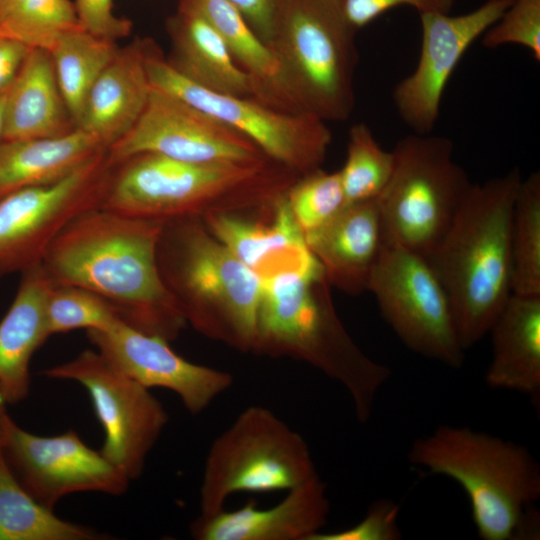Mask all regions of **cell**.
<instances>
[{"label": "cell", "instance_id": "obj_30", "mask_svg": "<svg viewBox=\"0 0 540 540\" xmlns=\"http://www.w3.org/2000/svg\"><path fill=\"white\" fill-rule=\"evenodd\" d=\"M512 294L540 296V173L522 179L511 227Z\"/></svg>", "mask_w": 540, "mask_h": 540}, {"label": "cell", "instance_id": "obj_22", "mask_svg": "<svg viewBox=\"0 0 540 540\" xmlns=\"http://www.w3.org/2000/svg\"><path fill=\"white\" fill-rule=\"evenodd\" d=\"M52 282L41 263L21 273L16 296L0 320V389L8 404L30 391V361L47 340L45 304Z\"/></svg>", "mask_w": 540, "mask_h": 540}, {"label": "cell", "instance_id": "obj_36", "mask_svg": "<svg viewBox=\"0 0 540 540\" xmlns=\"http://www.w3.org/2000/svg\"><path fill=\"white\" fill-rule=\"evenodd\" d=\"M399 505L392 500H377L368 508L366 516L347 529L319 532L310 540H397L401 532L397 524Z\"/></svg>", "mask_w": 540, "mask_h": 540}, {"label": "cell", "instance_id": "obj_32", "mask_svg": "<svg viewBox=\"0 0 540 540\" xmlns=\"http://www.w3.org/2000/svg\"><path fill=\"white\" fill-rule=\"evenodd\" d=\"M393 168V152L378 144L369 126L353 125L348 134L346 160L338 171L347 205L377 199Z\"/></svg>", "mask_w": 540, "mask_h": 540}, {"label": "cell", "instance_id": "obj_41", "mask_svg": "<svg viewBox=\"0 0 540 540\" xmlns=\"http://www.w3.org/2000/svg\"><path fill=\"white\" fill-rule=\"evenodd\" d=\"M8 89L0 92V142L3 140L4 121H5V106H6V99H7Z\"/></svg>", "mask_w": 540, "mask_h": 540}, {"label": "cell", "instance_id": "obj_26", "mask_svg": "<svg viewBox=\"0 0 540 540\" xmlns=\"http://www.w3.org/2000/svg\"><path fill=\"white\" fill-rule=\"evenodd\" d=\"M107 150L75 128L65 134L0 142V198L14 191L56 183Z\"/></svg>", "mask_w": 540, "mask_h": 540}, {"label": "cell", "instance_id": "obj_6", "mask_svg": "<svg viewBox=\"0 0 540 540\" xmlns=\"http://www.w3.org/2000/svg\"><path fill=\"white\" fill-rule=\"evenodd\" d=\"M408 460L461 485L482 539L536 535V516L527 512L540 497V468L526 447L468 427L442 425L413 442Z\"/></svg>", "mask_w": 540, "mask_h": 540}, {"label": "cell", "instance_id": "obj_3", "mask_svg": "<svg viewBox=\"0 0 540 540\" xmlns=\"http://www.w3.org/2000/svg\"><path fill=\"white\" fill-rule=\"evenodd\" d=\"M519 168L472 183L447 231L424 256L451 303L460 343L481 340L512 294L511 227Z\"/></svg>", "mask_w": 540, "mask_h": 540}, {"label": "cell", "instance_id": "obj_16", "mask_svg": "<svg viewBox=\"0 0 540 540\" xmlns=\"http://www.w3.org/2000/svg\"><path fill=\"white\" fill-rule=\"evenodd\" d=\"M512 1L487 0L477 9L458 16L419 13L422 35L418 63L392 93L399 117L413 133L433 131L445 87L461 58Z\"/></svg>", "mask_w": 540, "mask_h": 540}, {"label": "cell", "instance_id": "obj_5", "mask_svg": "<svg viewBox=\"0 0 540 540\" xmlns=\"http://www.w3.org/2000/svg\"><path fill=\"white\" fill-rule=\"evenodd\" d=\"M156 255L162 281L187 325L240 352H251L261 278L197 217L163 222Z\"/></svg>", "mask_w": 540, "mask_h": 540}, {"label": "cell", "instance_id": "obj_14", "mask_svg": "<svg viewBox=\"0 0 540 540\" xmlns=\"http://www.w3.org/2000/svg\"><path fill=\"white\" fill-rule=\"evenodd\" d=\"M107 152L112 163L140 153L192 163H258L269 158L245 135L152 86L139 120Z\"/></svg>", "mask_w": 540, "mask_h": 540}, {"label": "cell", "instance_id": "obj_12", "mask_svg": "<svg viewBox=\"0 0 540 540\" xmlns=\"http://www.w3.org/2000/svg\"><path fill=\"white\" fill-rule=\"evenodd\" d=\"M112 168L104 150L56 183L0 198V281L40 264L70 221L101 206Z\"/></svg>", "mask_w": 540, "mask_h": 540}, {"label": "cell", "instance_id": "obj_13", "mask_svg": "<svg viewBox=\"0 0 540 540\" xmlns=\"http://www.w3.org/2000/svg\"><path fill=\"white\" fill-rule=\"evenodd\" d=\"M43 375L78 382L87 390L105 433L100 453L130 481L137 479L168 422L161 402L97 350L86 349Z\"/></svg>", "mask_w": 540, "mask_h": 540}, {"label": "cell", "instance_id": "obj_42", "mask_svg": "<svg viewBox=\"0 0 540 540\" xmlns=\"http://www.w3.org/2000/svg\"><path fill=\"white\" fill-rule=\"evenodd\" d=\"M7 401L0 389V442H1V438H2V434H3V430H4V424H5V420L6 418L8 417V414H7V411H6V405H7Z\"/></svg>", "mask_w": 540, "mask_h": 540}, {"label": "cell", "instance_id": "obj_8", "mask_svg": "<svg viewBox=\"0 0 540 540\" xmlns=\"http://www.w3.org/2000/svg\"><path fill=\"white\" fill-rule=\"evenodd\" d=\"M317 474L301 434L270 409L248 407L210 446L200 486V515L223 510L235 493L288 491Z\"/></svg>", "mask_w": 540, "mask_h": 540}, {"label": "cell", "instance_id": "obj_4", "mask_svg": "<svg viewBox=\"0 0 540 540\" xmlns=\"http://www.w3.org/2000/svg\"><path fill=\"white\" fill-rule=\"evenodd\" d=\"M321 265L262 279L252 353L290 357L337 381L349 393L357 419L371 416L388 366L368 357L352 340L333 305Z\"/></svg>", "mask_w": 540, "mask_h": 540}, {"label": "cell", "instance_id": "obj_15", "mask_svg": "<svg viewBox=\"0 0 540 540\" xmlns=\"http://www.w3.org/2000/svg\"><path fill=\"white\" fill-rule=\"evenodd\" d=\"M0 446L23 488L50 510L61 498L75 492L121 495L130 482L73 430L39 436L19 427L8 415Z\"/></svg>", "mask_w": 540, "mask_h": 540}, {"label": "cell", "instance_id": "obj_43", "mask_svg": "<svg viewBox=\"0 0 540 540\" xmlns=\"http://www.w3.org/2000/svg\"><path fill=\"white\" fill-rule=\"evenodd\" d=\"M3 2H4V0H0V7H1V5H2Z\"/></svg>", "mask_w": 540, "mask_h": 540}, {"label": "cell", "instance_id": "obj_31", "mask_svg": "<svg viewBox=\"0 0 540 540\" xmlns=\"http://www.w3.org/2000/svg\"><path fill=\"white\" fill-rule=\"evenodd\" d=\"M81 28L70 0H4L0 33L29 48L50 51L59 38Z\"/></svg>", "mask_w": 540, "mask_h": 540}, {"label": "cell", "instance_id": "obj_33", "mask_svg": "<svg viewBox=\"0 0 540 540\" xmlns=\"http://www.w3.org/2000/svg\"><path fill=\"white\" fill-rule=\"evenodd\" d=\"M121 321L102 297L70 285H52L45 304L48 337L76 329L107 330Z\"/></svg>", "mask_w": 540, "mask_h": 540}, {"label": "cell", "instance_id": "obj_40", "mask_svg": "<svg viewBox=\"0 0 540 540\" xmlns=\"http://www.w3.org/2000/svg\"><path fill=\"white\" fill-rule=\"evenodd\" d=\"M31 49L0 33V92L13 83Z\"/></svg>", "mask_w": 540, "mask_h": 540}, {"label": "cell", "instance_id": "obj_29", "mask_svg": "<svg viewBox=\"0 0 540 540\" xmlns=\"http://www.w3.org/2000/svg\"><path fill=\"white\" fill-rule=\"evenodd\" d=\"M118 50L114 41L79 28L63 34L49 51L60 92L75 127L89 90Z\"/></svg>", "mask_w": 540, "mask_h": 540}, {"label": "cell", "instance_id": "obj_7", "mask_svg": "<svg viewBox=\"0 0 540 540\" xmlns=\"http://www.w3.org/2000/svg\"><path fill=\"white\" fill-rule=\"evenodd\" d=\"M356 29L339 0H283L267 42L299 113L344 121L355 106Z\"/></svg>", "mask_w": 540, "mask_h": 540}, {"label": "cell", "instance_id": "obj_11", "mask_svg": "<svg viewBox=\"0 0 540 540\" xmlns=\"http://www.w3.org/2000/svg\"><path fill=\"white\" fill-rule=\"evenodd\" d=\"M367 291L409 349L455 369L463 365L449 297L423 255L384 240Z\"/></svg>", "mask_w": 540, "mask_h": 540}, {"label": "cell", "instance_id": "obj_17", "mask_svg": "<svg viewBox=\"0 0 540 540\" xmlns=\"http://www.w3.org/2000/svg\"><path fill=\"white\" fill-rule=\"evenodd\" d=\"M87 336L114 367L148 389L176 393L191 414L207 409L233 384L229 372L192 363L178 355L168 340L122 320L107 330H88Z\"/></svg>", "mask_w": 540, "mask_h": 540}, {"label": "cell", "instance_id": "obj_38", "mask_svg": "<svg viewBox=\"0 0 540 540\" xmlns=\"http://www.w3.org/2000/svg\"><path fill=\"white\" fill-rule=\"evenodd\" d=\"M74 6L81 28L93 35L115 42L131 32V21L113 13L112 0H75Z\"/></svg>", "mask_w": 540, "mask_h": 540}, {"label": "cell", "instance_id": "obj_28", "mask_svg": "<svg viewBox=\"0 0 540 540\" xmlns=\"http://www.w3.org/2000/svg\"><path fill=\"white\" fill-rule=\"evenodd\" d=\"M89 527L57 517L20 484L0 446V540H95Z\"/></svg>", "mask_w": 540, "mask_h": 540}, {"label": "cell", "instance_id": "obj_21", "mask_svg": "<svg viewBox=\"0 0 540 540\" xmlns=\"http://www.w3.org/2000/svg\"><path fill=\"white\" fill-rule=\"evenodd\" d=\"M153 44L141 41L118 50L89 90L76 128L109 149L142 115L151 92L145 59Z\"/></svg>", "mask_w": 540, "mask_h": 540}, {"label": "cell", "instance_id": "obj_39", "mask_svg": "<svg viewBox=\"0 0 540 540\" xmlns=\"http://www.w3.org/2000/svg\"><path fill=\"white\" fill-rule=\"evenodd\" d=\"M244 16L256 35L267 45L275 14L283 0H229Z\"/></svg>", "mask_w": 540, "mask_h": 540}, {"label": "cell", "instance_id": "obj_1", "mask_svg": "<svg viewBox=\"0 0 540 540\" xmlns=\"http://www.w3.org/2000/svg\"><path fill=\"white\" fill-rule=\"evenodd\" d=\"M162 225L100 207L89 209L63 228L41 265L52 284L91 291L129 326L171 341L187 323L159 273Z\"/></svg>", "mask_w": 540, "mask_h": 540}, {"label": "cell", "instance_id": "obj_10", "mask_svg": "<svg viewBox=\"0 0 540 540\" xmlns=\"http://www.w3.org/2000/svg\"><path fill=\"white\" fill-rule=\"evenodd\" d=\"M152 87L209 114L254 142L270 159L303 176L321 168L332 140L326 122L274 109L255 98L217 93L177 72L153 45L145 59Z\"/></svg>", "mask_w": 540, "mask_h": 540}, {"label": "cell", "instance_id": "obj_27", "mask_svg": "<svg viewBox=\"0 0 540 540\" xmlns=\"http://www.w3.org/2000/svg\"><path fill=\"white\" fill-rule=\"evenodd\" d=\"M178 11L201 16L217 31L234 61L251 78L255 99L280 111L299 113L270 48L229 0H179Z\"/></svg>", "mask_w": 540, "mask_h": 540}, {"label": "cell", "instance_id": "obj_19", "mask_svg": "<svg viewBox=\"0 0 540 540\" xmlns=\"http://www.w3.org/2000/svg\"><path fill=\"white\" fill-rule=\"evenodd\" d=\"M259 220L218 213L202 218L207 229L260 278L319 266L297 224L286 194Z\"/></svg>", "mask_w": 540, "mask_h": 540}, {"label": "cell", "instance_id": "obj_20", "mask_svg": "<svg viewBox=\"0 0 540 540\" xmlns=\"http://www.w3.org/2000/svg\"><path fill=\"white\" fill-rule=\"evenodd\" d=\"M304 235L330 286L348 295L367 291L384 242L376 199L346 205L326 224Z\"/></svg>", "mask_w": 540, "mask_h": 540}, {"label": "cell", "instance_id": "obj_2", "mask_svg": "<svg viewBox=\"0 0 540 540\" xmlns=\"http://www.w3.org/2000/svg\"><path fill=\"white\" fill-rule=\"evenodd\" d=\"M300 177L270 158L258 163H192L140 153L114 163L100 208L159 222L258 214Z\"/></svg>", "mask_w": 540, "mask_h": 540}, {"label": "cell", "instance_id": "obj_24", "mask_svg": "<svg viewBox=\"0 0 540 540\" xmlns=\"http://www.w3.org/2000/svg\"><path fill=\"white\" fill-rule=\"evenodd\" d=\"M172 53L167 62L181 75L208 90L254 98L249 75L234 61L217 31L201 16L181 12L168 19Z\"/></svg>", "mask_w": 540, "mask_h": 540}, {"label": "cell", "instance_id": "obj_9", "mask_svg": "<svg viewBox=\"0 0 540 540\" xmlns=\"http://www.w3.org/2000/svg\"><path fill=\"white\" fill-rule=\"evenodd\" d=\"M450 139L412 133L394 149L392 175L376 199L384 240L426 256L471 186Z\"/></svg>", "mask_w": 540, "mask_h": 540}, {"label": "cell", "instance_id": "obj_18", "mask_svg": "<svg viewBox=\"0 0 540 540\" xmlns=\"http://www.w3.org/2000/svg\"><path fill=\"white\" fill-rule=\"evenodd\" d=\"M329 511L326 484L317 474L270 508L250 500L236 510L199 515L189 530L196 540H310L325 526Z\"/></svg>", "mask_w": 540, "mask_h": 540}, {"label": "cell", "instance_id": "obj_35", "mask_svg": "<svg viewBox=\"0 0 540 540\" xmlns=\"http://www.w3.org/2000/svg\"><path fill=\"white\" fill-rule=\"evenodd\" d=\"M482 44L498 48L517 44L540 61V0H513L500 18L482 35Z\"/></svg>", "mask_w": 540, "mask_h": 540}, {"label": "cell", "instance_id": "obj_34", "mask_svg": "<svg viewBox=\"0 0 540 540\" xmlns=\"http://www.w3.org/2000/svg\"><path fill=\"white\" fill-rule=\"evenodd\" d=\"M286 199L304 234L326 224L347 205L339 172L321 168L301 176Z\"/></svg>", "mask_w": 540, "mask_h": 540}, {"label": "cell", "instance_id": "obj_25", "mask_svg": "<svg viewBox=\"0 0 540 540\" xmlns=\"http://www.w3.org/2000/svg\"><path fill=\"white\" fill-rule=\"evenodd\" d=\"M69 123L50 53L32 48L8 89L3 140L59 136L75 129Z\"/></svg>", "mask_w": 540, "mask_h": 540}, {"label": "cell", "instance_id": "obj_23", "mask_svg": "<svg viewBox=\"0 0 540 540\" xmlns=\"http://www.w3.org/2000/svg\"><path fill=\"white\" fill-rule=\"evenodd\" d=\"M485 380L494 389L540 394V296L511 294L493 323Z\"/></svg>", "mask_w": 540, "mask_h": 540}, {"label": "cell", "instance_id": "obj_37", "mask_svg": "<svg viewBox=\"0 0 540 540\" xmlns=\"http://www.w3.org/2000/svg\"><path fill=\"white\" fill-rule=\"evenodd\" d=\"M347 21L356 30L369 24L391 8L407 5L419 13H449L455 0H339Z\"/></svg>", "mask_w": 540, "mask_h": 540}]
</instances>
